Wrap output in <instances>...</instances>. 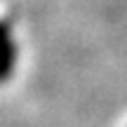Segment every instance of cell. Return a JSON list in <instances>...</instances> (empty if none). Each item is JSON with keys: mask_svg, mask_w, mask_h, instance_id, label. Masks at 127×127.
<instances>
[{"mask_svg": "<svg viewBox=\"0 0 127 127\" xmlns=\"http://www.w3.org/2000/svg\"><path fill=\"white\" fill-rule=\"evenodd\" d=\"M14 61H17V47L12 40V31L5 21H0V82L12 75Z\"/></svg>", "mask_w": 127, "mask_h": 127, "instance_id": "obj_1", "label": "cell"}]
</instances>
